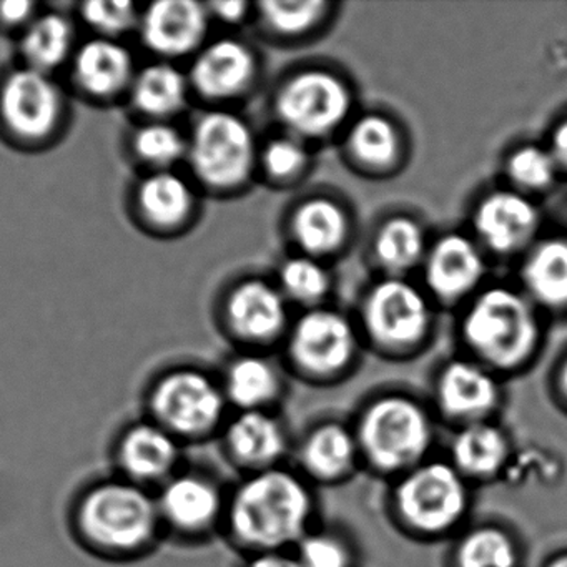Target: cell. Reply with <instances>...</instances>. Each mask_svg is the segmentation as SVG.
I'll list each match as a JSON object with an SVG mask.
<instances>
[{
  "mask_svg": "<svg viewBox=\"0 0 567 567\" xmlns=\"http://www.w3.org/2000/svg\"><path fill=\"white\" fill-rule=\"evenodd\" d=\"M293 467L313 487H338L360 471V450L350 420L321 417L308 424L295 440Z\"/></svg>",
  "mask_w": 567,
  "mask_h": 567,
  "instance_id": "18",
  "label": "cell"
},
{
  "mask_svg": "<svg viewBox=\"0 0 567 567\" xmlns=\"http://www.w3.org/2000/svg\"><path fill=\"white\" fill-rule=\"evenodd\" d=\"M271 111L281 132L313 145L347 131L354 117V92L340 72L308 65L278 84Z\"/></svg>",
  "mask_w": 567,
  "mask_h": 567,
  "instance_id": "10",
  "label": "cell"
},
{
  "mask_svg": "<svg viewBox=\"0 0 567 567\" xmlns=\"http://www.w3.org/2000/svg\"><path fill=\"white\" fill-rule=\"evenodd\" d=\"M431 240L423 224L413 215H388L374 228L370 254L384 277H403L420 268Z\"/></svg>",
  "mask_w": 567,
  "mask_h": 567,
  "instance_id": "30",
  "label": "cell"
},
{
  "mask_svg": "<svg viewBox=\"0 0 567 567\" xmlns=\"http://www.w3.org/2000/svg\"><path fill=\"white\" fill-rule=\"evenodd\" d=\"M363 344L357 323L324 305L291 321L284 340V367L308 386L333 388L357 371Z\"/></svg>",
  "mask_w": 567,
  "mask_h": 567,
  "instance_id": "8",
  "label": "cell"
},
{
  "mask_svg": "<svg viewBox=\"0 0 567 567\" xmlns=\"http://www.w3.org/2000/svg\"><path fill=\"white\" fill-rule=\"evenodd\" d=\"M547 148L553 154L559 171L567 172V118L554 128L553 137H550V144Z\"/></svg>",
  "mask_w": 567,
  "mask_h": 567,
  "instance_id": "44",
  "label": "cell"
},
{
  "mask_svg": "<svg viewBox=\"0 0 567 567\" xmlns=\"http://www.w3.org/2000/svg\"><path fill=\"white\" fill-rule=\"evenodd\" d=\"M212 19L207 4L194 0H158L142 9L138 35L161 61L192 58L208 42Z\"/></svg>",
  "mask_w": 567,
  "mask_h": 567,
  "instance_id": "21",
  "label": "cell"
},
{
  "mask_svg": "<svg viewBox=\"0 0 567 567\" xmlns=\"http://www.w3.org/2000/svg\"><path fill=\"white\" fill-rule=\"evenodd\" d=\"M559 167L549 148L537 144H520L511 148L504 161L507 187L530 197L549 190L559 175Z\"/></svg>",
  "mask_w": 567,
  "mask_h": 567,
  "instance_id": "37",
  "label": "cell"
},
{
  "mask_svg": "<svg viewBox=\"0 0 567 567\" xmlns=\"http://www.w3.org/2000/svg\"><path fill=\"white\" fill-rule=\"evenodd\" d=\"M317 487L290 463L228 487L221 537L241 556L293 550L318 524Z\"/></svg>",
  "mask_w": 567,
  "mask_h": 567,
  "instance_id": "2",
  "label": "cell"
},
{
  "mask_svg": "<svg viewBox=\"0 0 567 567\" xmlns=\"http://www.w3.org/2000/svg\"><path fill=\"white\" fill-rule=\"evenodd\" d=\"M514 456L516 446L509 430L494 420L451 431L444 457L477 487L506 481Z\"/></svg>",
  "mask_w": 567,
  "mask_h": 567,
  "instance_id": "23",
  "label": "cell"
},
{
  "mask_svg": "<svg viewBox=\"0 0 567 567\" xmlns=\"http://www.w3.org/2000/svg\"><path fill=\"white\" fill-rule=\"evenodd\" d=\"M539 567H567V547L553 550L549 556L544 557Z\"/></svg>",
  "mask_w": 567,
  "mask_h": 567,
  "instance_id": "45",
  "label": "cell"
},
{
  "mask_svg": "<svg viewBox=\"0 0 567 567\" xmlns=\"http://www.w3.org/2000/svg\"><path fill=\"white\" fill-rule=\"evenodd\" d=\"M228 487L210 467L187 461L154 493L165 543L200 547L221 537Z\"/></svg>",
  "mask_w": 567,
  "mask_h": 567,
  "instance_id": "11",
  "label": "cell"
},
{
  "mask_svg": "<svg viewBox=\"0 0 567 567\" xmlns=\"http://www.w3.org/2000/svg\"><path fill=\"white\" fill-rule=\"evenodd\" d=\"M474 489L446 457L434 454L388 483V523L414 543H450L473 520Z\"/></svg>",
  "mask_w": 567,
  "mask_h": 567,
  "instance_id": "5",
  "label": "cell"
},
{
  "mask_svg": "<svg viewBox=\"0 0 567 567\" xmlns=\"http://www.w3.org/2000/svg\"><path fill=\"white\" fill-rule=\"evenodd\" d=\"M39 14V6L32 0H4L0 2V31L21 35Z\"/></svg>",
  "mask_w": 567,
  "mask_h": 567,
  "instance_id": "40",
  "label": "cell"
},
{
  "mask_svg": "<svg viewBox=\"0 0 567 567\" xmlns=\"http://www.w3.org/2000/svg\"><path fill=\"white\" fill-rule=\"evenodd\" d=\"M549 398L560 414L567 416V353L554 364L549 378Z\"/></svg>",
  "mask_w": 567,
  "mask_h": 567,
  "instance_id": "42",
  "label": "cell"
},
{
  "mask_svg": "<svg viewBox=\"0 0 567 567\" xmlns=\"http://www.w3.org/2000/svg\"><path fill=\"white\" fill-rule=\"evenodd\" d=\"M540 215L533 198L511 187L481 195L471 212V235L486 255L514 257L533 247Z\"/></svg>",
  "mask_w": 567,
  "mask_h": 567,
  "instance_id": "19",
  "label": "cell"
},
{
  "mask_svg": "<svg viewBox=\"0 0 567 567\" xmlns=\"http://www.w3.org/2000/svg\"><path fill=\"white\" fill-rule=\"evenodd\" d=\"M424 290L441 305L470 301L486 277V251L471 234L450 231L431 241L421 265Z\"/></svg>",
  "mask_w": 567,
  "mask_h": 567,
  "instance_id": "20",
  "label": "cell"
},
{
  "mask_svg": "<svg viewBox=\"0 0 567 567\" xmlns=\"http://www.w3.org/2000/svg\"><path fill=\"white\" fill-rule=\"evenodd\" d=\"M260 144L247 118L210 109L188 134L187 164L195 185L215 195L240 194L258 174Z\"/></svg>",
  "mask_w": 567,
  "mask_h": 567,
  "instance_id": "9",
  "label": "cell"
},
{
  "mask_svg": "<svg viewBox=\"0 0 567 567\" xmlns=\"http://www.w3.org/2000/svg\"><path fill=\"white\" fill-rule=\"evenodd\" d=\"M190 95L187 72L175 62L157 61L138 69L127 99L142 121L174 122L187 109Z\"/></svg>",
  "mask_w": 567,
  "mask_h": 567,
  "instance_id": "29",
  "label": "cell"
},
{
  "mask_svg": "<svg viewBox=\"0 0 567 567\" xmlns=\"http://www.w3.org/2000/svg\"><path fill=\"white\" fill-rule=\"evenodd\" d=\"M310 147L307 142L280 132L260 145L258 172L278 187L293 185L310 171L313 161Z\"/></svg>",
  "mask_w": 567,
  "mask_h": 567,
  "instance_id": "38",
  "label": "cell"
},
{
  "mask_svg": "<svg viewBox=\"0 0 567 567\" xmlns=\"http://www.w3.org/2000/svg\"><path fill=\"white\" fill-rule=\"evenodd\" d=\"M344 135L347 158L363 174L388 175L400 171L406 154L400 124L381 112L353 117Z\"/></svg>",
  "mask_w": 567,
  "mask_h": 567,
  "instance_id": "28",
  "label": "cell"
},
{
  "mask_svg": "<svg viewBox=\"0 0 567 567\" xmlns=\"http://www.w3.org/2000/svg\"><path fill=\"white\" fill-rule=\"evenodd\" d=\"M141 404V414L187 447L217 441L231 414L218 373L198 364L157 371L145 384Z\"/></svg>",
  "mask_w": 567,
  "mask_h": 567,
  "instance_id": "6",
  "label": "cell"
},
{
  "mask_svg": "<svg viewBox=\"0 0 567 567\" xmlns=\"http://www.w3.org/2000/svg\"><path fill=\"white\" fill-rule=\"evenodd\" d=\"M260 72V59L248 42L221 38L207 42L194 55L187 75L192 95L212 109H228L254 91Z\"/></svg>",
  "mask_w": 567,
  "mask_h": 567,
  "instance_id": "17",
  "label": "cell"
},
{
  "mask_svg": "<svg viewBox=\"0 0 567 567\" xmlns=\"http://www.w3.org/2000/svg\"><path fill=\"white\" fill-rule=\"evenodd\" d=\"M68 112L64 91L52 75L19 65L0 78V134L11 144L49 147L64 132Z\"/></svg>",
  "mask_w": 567,
  "mask_h": 567,
  "instance_id": "12",
  "label": "cell"
},
{
  "mask_svg": "<svg viewBox=\"0 0 567 567\" xmlns=\"http://www.w3.org/2000/svg\"><path fill=\"white\" fill-rule=\"evenodd\" d=\"M357 327L374 353L408 360L420 354L433 334V300L408 278H380L361 298Z\"/></svg>",
  "mask_w": 567,
  "mask_h": 567,
  "instance_id": "7",
  "label": "cell"
},
{
  "mask_svg": "<svg viewBox=\"0 0 567 567\" xmlns=\"http://www.w3.org/2000/svg\"><path fill=\"white\" fill-rule=\"evenodd\" d=\"M287 370L264 351H237L218 371L231 411H280Z\"/></svg>",
  "mask_w": 567,
  "mask_h": 567,
  "instance_id": "25",
  "label": "cell"
},
{
  "mask_svg": "<svg viewBox=\"0 0 567 567\" xmlns=\"http://www.w3.org/2000/svg\"><path fill=\"white\" fill-rule=\"evenodd\" d=\"M507 394L503 378L471 358H447L431 378L430 403L437 423L450 427L501 420Z\"/></svg>",
  "mask_w": 567,
  "mask_h": 567,
  "instance_id": "13",
  "label": "cell"
},
{
  "mask_svg": "<svg viewBox=\"0 0 567 567\" xmlns=\"http://www.w3.org/2000/svg\"><path fill=\"white\" fill-rule=\"evenodd\" d=\"M215 443L228 466L247 476L288 464L295 440L281 411H231Z\"/></svg>",
  "mask_w": 567,
  "mask_h": 567,
  "instance_id": "16",
  "label": "cell"
},
{
  "mask_svg": "<svg viewBox=\"0 0 567 567\" xmlns=\"http://www.w3.org/2000/svg\"><path fill=\"white\" fill-rule=\"evenodd\" d=\"M75 29L62 12H41L19 35L22 65L52 75L74 58Z\"/></svg>",
  "mask_w": 567,
  "mask_h": 567,
  "instance_id": "33",
  "label": "cell"
},
{
  "mask_svg": "<svg viewBox=\"0 0 567 567\" xmlns=\"http://www.w3.org/2000/svg\"><path fill=\"white\" fill-rule=\"evenodd\" d=\"M523 293L534 307L567 308V240L549 238L527 250L520 265Z\"/></svg>",
  "mask_w": 567,
  "mask_h": 567,
  "instance_id": "31",
  "label": "cell"
},
{
  "mask_svg": "<svg viewBox=\"0 0 567 567\" xmlns=\"http://www.w3.org/2000/svg\"><path fill=\"white\" fill-rule=\"evenodd\" d=\"M131 204L135 220L145 231L174 237L197 218V185L177 171L145 172L132 188Z\"/></svg>",
  "mask_w": 567,
  "mask_h": 567,
  "instance_id": "22",
  "label": "cell"
},
{
  "mask_svg": "<svg viewBox=\"0 0 567 567\" xmlns=\"http://www.w3.org/2000/svg\"><path fill=\"white\" fill-rule=\"evenodd\" d=\"M240 567H301L295 557L293 550H278V553H261L244 556Z\"/></svg>",
  "mask_w": 567,
  "mask_h": 567,
  "instance_id": "43",
  "label": "cell"
},
{
  "mask_svg": "<svg viewBox=\"0 0 567 567\" xmlns=\"http://www.w3.org/2000/svg\"><path fill=\"white\" fill-rule=\"evenodd\" d=\"M447 544L443 567H526V544L506 520H471Z\"/></svg>",
  "mask_w": 567,
  "mask_h": 567,
  "instance_id": "27",
  "label": "cell"
},
{
  "mask_svg": "<svg viewBox=\"0 0 567 567\" xmlns=\"http://www.w3.org/2000/svg\"><path fill=\"white\" fill-rule=\"evenodd\" d=\"M142 9L128 0H95L79 8L82 22L94 32L95 38L122 41V38L138 31Z\"/></svg>",
  "mask_w": 567,
  "mask_h": 567,
  "instance_id": "39",
  "label": "cell"
},
{
  "mask_svg": "<svg viewBox=\"0 0 567 567\" xmlns=\"http://www.w3.org/2000/svg\"><path fill=\"white\" fill-rule=\"evenodd\" d=\"M275 284L288 303L298 305L305 311L315 310L327 303L333 290V275L327 261L293 254L281 261Z\"/></svg>",
  "mask_w": 567,
  "mask_h": 567,
  "instance_id": "34",
  "label": "cell"
},
{
  "mask_svg": "<svg viewBox=\"0 0 567 567\" xmlns=\"http://www.w3.org/2000/svg\"><path fill=\"white\" fill-rule=\"evenodd\" d=\"M128 148L145 172L175 171L187 161L188 134L174 122L142 121L132 132Z\"/></svg>",
  "mask_w": 567,
  "mask_h": 567,
  "instance_id": "35",
  "label": "cell"
},
{
  "mask_svg": "<svg viewBox=\"0 0 567 567\" xmlns=\"http://www.w3.org/2000/svg\"><path fill=\"white\" fill-rule=\"evenodd\" d=\"M187 446L144 414L128 417L109 441V471L157 491L187 464Z\"/></svg>",
  "mask_w": 567,
  "mask_h": 567,
  "instance_id": "14",
  "label": "cell"
},
{
  "mask_svg": "<svg viewBox=\"0 0 567 567\" xmlns=\"http://www.w3.org/2000/svg\"><path fill=\"white\" fill-rule=\"evenodd\" d=\"M69 68L79 94L99 104L127 97L138 71L122 41L101 38L78 45Z\"/></svg>",
  "mask_w": 567,
  "mask_h": 567,
  "instance_id": "24",
  "label": "cell"
},
{
  "mask_svg": "<svg viewBox=\"0 0 567 567\" xmlns=\"http://www.w3.org/2000/svg\"><path fill=\"white\" fill-rule=\"evenodd\" d=\"M212 21L224 25H241L248 19L254 18L255 6L244 0H230V2H212L207 4Z\"/></svg>",
  "mask_w": 567,
  "mask_h": 567,
  "instance_id": "41",
  "label": "cell"
},
{
  "mask_svg": "<svg viewBox=\"0 0 567 567\" xmlns=\"http://www.w3.org/2000/svg\"><path fill=\"white\" fill-rule=\"evenodd\" d=\"M64 520L72 543L102 563H138L165 544L154 491L111 471L78 484Z\"/></svg>",
  "mask_w": 567,
  "mask_h": 567,
  "instance_id": "1",
  "label": "cell"
},
{
  "mask_svg": "<svg viewBox=\"0 0 567 567\" xmlns=\"http://www.w3.org/2000/svg\"><path fill=\"white\" fill-rule=\"evenodd\" d=\"M295 557L301 567H358L360 550L347 529L318 523L295 546Z\"/></svg>",
  "mask_w": 567,
  "mask_h": 567,
  "instance_id": "36",
  "label": "cell"
},
{
  "mask_svg": "<svg viewBox=\"0 0 567 567\" xmlns=\"http://www.w3.org/2000/svg\"><path fill=\"white\" fill-rule=\"evenodd\" d=\"M288 301L275 281L241 278L228 288L220 305L221 324L241 351L270 350L284 343L291 321Z\"/></svg>",
  "mask_w": 567,
  "mask_h": 567,
  "instance_id": "15",
  "label": "cell"
},
{
  "mask_svg": "<svg viewBox=\"0 0 567 567\" xmlns=\"http://www.w3.org/2000/svg\"><path fill=\"white\" fill-rule=\"evenodd\" d=\"M350 424L363 471L386 483L434 456L441 426L427 398L403 388L364 396Z\"/></svg>",
  "mask_w": 567,
  "mask_h": 567,
  "instance_id": "3",
  "label": "cell"
},
{
  "mask_svg": "<svg viewBox=\"0 0 567 567\" xmlns=\"http://www.w3.org/2000/svg\"><path fill=\"white\" fill-rule=\"evenodd\" d=\"M337 8L328 0H265L255 6L254 18L268 39L297 44L320 34Z\"/></svg>",
  "mask_w": 567,
  "mask_h": 567,
  "instance_id": "32",
  "label": "cell"
},
{
  "mask_svg": "<svg viewBox=\"0 0 567 567\" xmlns=\"http://www.w3.org/2000/svg\"><path fill=\"white\" fill-rule=\"evenodd\" d=\"M353 231L347 205L328 195L303 198L288 217V235L297 254L321 261L343 254L353 240Z\"/></svg>",
  "mask_w": 567,
  "mask_h": 567,
  "instance_id": "26",
  "label": "cell"
},
{
  "mask_svg": "<svg viewBox=\"0 0 567 567\" xmlns=\"http://www.w3.org/2000/svg\"><path fill=\"white\" fill-rule=\"evenodd\" d=\"M464 357L504 381L526 373L539 357L543 331L533 301L516 288H481L460 320Z\"/></svg>",
  "mask_w": 567,
  "mask_h": 567,
  "instance_id": "4",
  "label": "cell"
}]
</instances>
